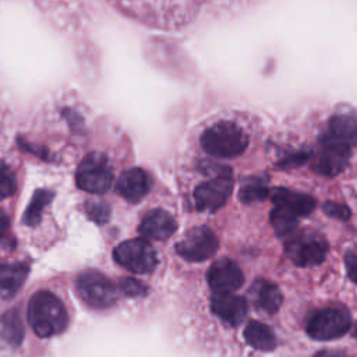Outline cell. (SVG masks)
<instances>
[{
  "label": "cell",
  "mask_w": 357,
  "mask_h": 357,
  "mask_svg": "<svg viewBox=\"0 0 357 357\" xmlns=\"http://www.w3.org/2000/svg\"><path fill=\"white\" fill-rule=\"evenodd\" d=\"M356 145V120L353 114L333 116L319 138V152L314 169L325 176L343 170Z\"/></svg>",
  "instance_id": "cell-1"
},
{
  "label": "cell",
  "mask_w": 357,
  "mask_h": 357,
  "mask_svg": "<svg viewBox=\"0 0 357 357\" xmlns=\"http://www.w3.org/2000/svg\"><path fill=\"white\" fill-rule=\"evenodd\" d=\"M117 6L146 25L170 29L187 24L199 4L195 1H121Z\"/></svg>",
  "instance_id": "cell-2"
},
{
  "label": "cell",
  "mask_w": 357,
  "mask_h": 357,
  "mask_svg": "<svg viewBox=\"0 0 357 357\" xmlns=\"http://www.w3.org/2000/svg\"><path fill=\"white\" fill-rule=\"evenodd\" d=\"M28 322L39 337H50L67 328L68 315L57 296L39 290L28 303Z\"/></svg>",
  "instance_id": "cell-3"
},
{
  "label": "cell",
  "mask_w": 357,
  "mask_h": 357,
  "mask_svg": "<svg viewBox=\"0 0 357 357\" xmlns=\"http://www.w3.org/2000/svg\"><path fill=\"white\" fill-rule=\"evenodd\" d=\"M201 145L205 152L215 158L231 159L245 151L248 137L236 123L219 121L202 132Z\"/></svg>",
  "instance_id": "cell-4"
},
{
  "label": "cell",
  "mask_w": 357,
  "mask_h": 357,
  "mask_svg": "<svg viewBox=\"0 0 357 357\" xmlns=\"http://www.w3.org/2000/svg\"><path fill=\"white\" fill-rule=\"evenodd\" d=\"M78 297L91 308L103 310L112 307L119 297L116 286L100 272L86 271L77 278Z\"/></svg>",
  "instance_id": "cell-5"
},
{
  "label": "cell",
  "mask_w": 357,
  "mask_h": 357,
  "mask_svg": "<svg viewBox=\"0 0 357 357\" xmlns=\"http://www.w3.org/2000/svg\"><path fill=\"white\" fill-rule=\"evenodd\" d=\"M75 180L77 185L86 192H106L113 183V170L107 158L100 152L88 153L77 169Z\"/></svg>",
  "instance_id": "cell-6"
},
{
  "label": "cell",
  "mask_w": 357,
  "mask_h": 357,
  "mask_svg": "<svg viewBox=\"0 0 357 357\" xmlns=\"http://www.w3.org/2000/svg\"><path fill=\"white\" fill-rule=\"evenodd\" d=\"M351 328L350 312L340 307H328L315 311L305 326L310 337L315 340H333L342 337Z\"/></svg>",
  "instance_id": "cell-7"
},
{
  "label": "cell",
  "mask_w": 357,
  "mask_h": 357,
  "mask_svg": "<svg viewBox=\"0 0 357 357\" xmlns=\"http://www.w3.org/2000/svg\"><path fill=\"white\" fill-rule=\"evenodd\" d=\"M287 257L298 266L319 265L329 250L328 241L317 231L303 230L286 241Z\"/></svg>",
  "instance_id": "cell-8"
},
{
  "label": "cell",
  "mask_w": 357,
  "mask_h": 357,
  "mask_svg": "<svg viewBox=\"0 0 357 357\" xmlns=\"http://www.w3.org/2000/svg\"><path fill=\"white\" fill-rule=\"evenodd\" d=\"M114 261L134 273L152 272L158 265L153 247L142 238H131L120 243L113 251Z\"/></svg>",
  "instance_id": "cell-9"
},
{
  "label": "cell",
  "mask_w": 357,
  "mask_h": 357,
  "mask_svg": "<svg viewBox=\"0 0 357 357\" xmlns=\"http://www.w3.org/2000/svg\"><path fill=\"white\" fill-rule=\"evenodd\" d=\"M233 190L230 169H225L212 178L201 183L194 191L195 208L201 212H215L222 208Z\"/></svg>",
  "instance_id": "cell-10"
},
{
  "label": "cell",
  "mask_w": 357,
  "mask_h": 357,
  "mask_svg": "<svg viewBox=\"0 0 357 357\" xmlns=\"http://www.w3.org/2000/svg\"><path fill=\"white\" fill-rule=\"evenodd\" d=\"M218 247L219 241L215 233L206 226H197L176 244V252L185 261L201 262L215 255Z\"/></svg>",
  "instance_id": "cell-11"
},
{
  "label": "cell",
  "mask_w": 357,
  "mask_h": 357,
  "mask_svg": "<svg viewBox=\"0 0 357 357\" xmlns=\"http://www.w3.org/2000/svg\"><path fill=\"white\" fill-rule=\"evenodd\" d=\"M206 279L215 294H223L233 293L234 290L240 289L244 282V275L234 261L223 258L211 265Z\"/></svg>",
  "instance_id": "cell-12"
},
{
  "label": "cell",
  "mask_w": 357,
  "mask_h": 357,
  "mask_svg": "<svg viewBox=\"0 0 357 357\" xmlns=\"http://www.w3.org/2000/svg\"><path fill=\"white\" fill-rule=\"evenodd\" d=\"M211 310L223 322L230 326L240 325L248 312L247 301L233 293L213 294L211 298Z\"/></svg>",
  "instance_id": "cell-13"
},
{
  "label": "cell",
  "mask_w": 357,
  "mask_h": 357,
  "mask_svg": "<svg viewBox=\"0 0 357 357\" xmlns=\"http://www.w3.org/2000/svg\"><path fill=\"white\" fill-rule=\"evenodd\" d=\"M151 176L141 167L126 170L116 183V191L128 202H139L151 190Z\"/></svg>",
  "instance_id": "cell-14"
},
{
  "label": "cell",
  "mask_w": 357,
  "mask_h": 357,
  "mask_svg": "<svg viewBox=\"0 0 357 357\" xmlns=\"http://www.w3.org/2000/svg\"><path fill=\"white\" fill-rule=\"evenodd\" d=\"M176 230H177V223L174 218L163 209L149 211L144 216L138 227L139 234L151 240H166Z\"/></svg>",
  "instance_id": "cell-15"
},
{
  "label": "cell",
  "mask_w": 357,
  "mask_h": 357,
  "mask_svg": "<svg viewBox=\"0 0 357 357\" xmlns=\"http://www.w3.org/2000/svg\"><path fill=\"white\" fill-rule=\"evenodd\" d=\"M275 208H279L296 218L310 215L315 208V199L304 192L289 188H276L272 194Z\"/></svg>",
  "instance_id": "cell-16"
},
{
  "label": "cell",
  "mask_w": 357,
  "mask_h": 357,
  "mask_svg": "<svg viewBox=\"0 0 357 357\" xmlns=\"http://www.w3.org/2000/svg\"><path fill=\"white\" fill-rule=\"evenodd\" d=\"M248 297L257 308L266 314H275L283 301L280 289L266 279L254 280L248 289Z\"/></svg>",
  "instance_id": "cell-17"
},
{
  "label": "cell",
  "mask_w": 357,
  "mask_h": 357,
  "mask_svg": "<svg viewBox=\"0 0 357 357\" xmlns=\"http://www.w3.org/2000/svg\"><path fill=\"white\" fill-rule=\"evenodd\" d=\"M29 272L26 264H0V300H8L21 289Z\"/></svg>",
  "instance_id": "cell-18"
},
{
  "label": "cell",
  "mask_w": 357,
  "mask_h": 357,
  "mask_svg": "<svg viewBox=\"0 0 357 357\" xmlns=\"http://www.w3.org/2000/svg\"><path fill=\"white\" fill-rule=\"evenodd\" d=\"M24 324L17 310H8L0 315V342L17 347L24 339Z\"/></svg>",
  "instance_id": "cell-19"
},
{
  "label": "cell",
  "mask_w": 357,
  "mask_h": 357,
  "mask_svg": "<svg viewBox=\"0 0 357 357\" xmlns=\"http://www.w3.org/2000/svg\"><path fill=\"white\" fill-rule=\"evenodd\" d=\"M243 335L245 342L257 350L271 351L276 347V337L272 329L262 322H258V321L248 322Z\"/></svg>",
  "instance_id": "cell-20"
},
{
  "label": "cell",
  "mask_w": 357,
  "mask_h": 357,
  "mask_svg": "<svg viewBox=\"0 0 357 357\" xmlns=\"http://www.w3.org/2000/svg\"><path fill=\"white\" fill-rule=\"evenodd\" d=\"M53 197H54V194L50 190H46V188L36 190L35 194L32 195V199H31L28 208L25 209L22 222L26 226H36L40 222L42 212H43L45 206L53 199Z\"/></svg>",
  "instance_id": "cell-21"
},
{
  "label": "cell",
  "mask_w": 357,
  "mask_h": 357,
  "mask_svg": "<svg viewBox=\"0 0 357 357\" xmlns=\"http://www.w3.org/2000/svg\"><path fill=\"white\" fill-rule=\"evenodd\" d=\"M268 185L265 184V181L262 178H248L247 181H244L240 187L238 191V198L241 199V202H255V201H262L268 197Z\"/></svg>",
  "instance_id": "cell-22"
},
{
  "label": "cell",
  "mask_w": 357,
  "mask_h": 357,
  "mask_svg": "<svg viewBox=\"0 0 357 357\" xmlns=\"http://www.w3.org/2000/svg\"><path fill=\"white\" fill-rule=\"evenodd\" d=\"M271 223L279 236H284V234L291 233L297 227L298 218H296L279 208H273L271 212Z\"/></svg>",
  "instance_id": "cell-23"
},
{
  "label": "cell",
  "mask_w": 357,
  "mask_h": 357,
  "mask_svg": "<svg viewBox=\"0 0 357 357\" xmlns=\"http://www.w3.org/2000/svg\"><path fill=\"white\" fill-rule=\"evenodd\" d=\"M85 211L88 216L98 225L107 223L110 218V208L102 199H91L85 204Z\"/></svg>",
  "instance_id": "cell-24"
},
{
  "label": "cell",
  "mask_w": 357,
  "mask_h": 357,
  "mask_svg": "<svg viewBox=\"0 0 357 357\" xmlns=\"http://www.w3.org/2000/svg\"><path fill=\"white\" fill-rule=\"evenodd\" d=\"M15 176L10 166L0 160V199L8 198L15 192Z\"/></svg>",
  "instance_id": "cell-25"
},
{
  "label": "cell",
  "mask_w": 357,
  "mask_h": 357,
  "mask_svg": "<svg viewBox=\"0 0 357 357\" xmlns=\"http://www.w3.org/2000/svg\"><path fill=\"white\" fill-rule=\"evenodd\" d=\"M120 289L128 297H142L148 293V287L134 278H121Z\"/></svg>",
  "instance_id": "cell-26"
},
{
  "label": "cell",
  "mask_w": 357,
  "mask_h": 357,
  "mask_svg": "<svg viewBox=\"0 0 357 357\" xmlns=\"http://www.w3.org/2000/svg\"><path fill=\"white\" fill-rule=\"evenodd\" d=\"M324 212L332 218H337L340 220H349L350 219V211L347 206L344 205H340V204H336V202H332V201H328L324 204L322 206Z\"/></svg>",
  "instance_id": "cell-27"
},
{
  "label": "cell",
  "mask_w": 357,
  "mask_h": 357,
  "mask_svg": "<svg viewBox=\"0 0 357 357\" xmlns=\"http://www.w3.org/2000/svg\"><path fill=\"white\" fill-rule=\"evenodd\" d=\"M8 227H10V220H8L7 215L0 209V241L8 233Z\"/></svg>",
  "instance_id": "cell-28"
},
{
  "label": "cell",
  "mask_w": 357,
  "mask_h": 357,
  "mask_svg": "<svg viewBox=\"0 0 357 357\" xmlns=\"http://www.w3.org/2000/svg\"><path fill=\"white\" fill-rule=\"evenodd\" d=\"M354 259H356L354 251L350 250L349 254L346 255V261H347V268H349V276L351 280H354Z\"/></svg>",
  "instance_id": "cell-29"
}]
</instances>
